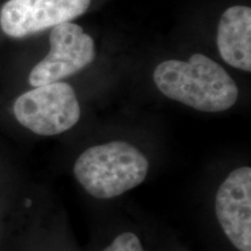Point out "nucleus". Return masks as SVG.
I'll return each mask as SVG.
<instances>
[{
  "label": "nucleus",
  "instance_id": "obj_1",
  "mask_svg": "<svg viewBox=\"0 0 251 251\" xmlns=\"http://www.w3.org/2000/svg\"><path fill=\"white\" fill-rule=\"evenodd\" d=\"M153 81L165 97L201 112L227 111L238 98L233 78L202 54L192 55L187 62H162L153 71Z\"/></svg>",
  "mask_w": 251,
  "mask_h": 251
},
{
  "label": "nucleus",
  "instance_id": "obj_2",
  "mask_svg": "<svg viewBox=\"0 0 251 251\" xmlns=\"http://www.w3.org/2000/svg\"><path fill=\"white\" fill-rule=\"evenodd\" d=\"M149 162L143 152L125 141L87 148L77 158L74 175L96 199H113L146 180Z\"/></svg>",
  "mask_w": 251,
  "mask_h": 251
},
{
  "label": "nucleus",
  "instance_id": "obj_3",
  "mask_svg": "<svg viewBox=\"0 0 251 251\" xmlns=\"http://www.w3.org/2000/svg\"><path fill=\"white\" fill-rule=\"evenodd\" d=\"M19 124L41 136H54L71 129L80 119L76 92L67 83L56 81L33 87L13 103Z\"/></svg>",
  "mask_w": 251,
  "mask_h": 251
},
{
  "label": "nucleus",
  "instance_id": "obj_4",
  "mask_svg": "<svg viewBox=\"0 0 251 251\" xmlns=\"http://www.w3.org/2000/svg\"><path fill=\"white\" fill-rule=\"evenodd\" d=\"M49 42L48 55L31 69L28 77L33 87L74 76L96 58L93 39L76 24L65 23L51 28Z\"/></svg>",
  "mask_w": 251,
  "mask_h": 251
},
{
  "label": "nucleus",
  "instance_id": "obj_5",
  "mask_svg": "<svg viewBox=\"0 0 251 251\" xmlns=\"http://www.w3.org/2000/svg\"><path fill=\"white\" fill-rule=\"evenodd\" d=\"M91 0H8L0 11V28L13 39L71 23L89 9Z\"/></svg>",
  "mask_w": 251,
  "mask_h": 251
},
{
  "label": "nucleus",
  "instance_id": "obj_6",
  "mask_svg": "<svg viewBox=\"0 0 251 251\" xmlns=\"http://www.w3.org/2000/svg\"><path fill=\"white\" fill-rule=\"evenodd\" d=\"M215 214L231 244L251 251V169H235L220 185L215 197Z\"/></svg>",
  "mask_w": 251,
  "mask_h": 251
},
{
  "label": "nucleus",
  "instance_id": "obj_7",
  "mask_svg": "<svg viewBox=\"0 0 251 251\" xmlns=\"http://www.w3.org/2000/svg\"><path fill=\"white\" fill-rule=\"evenodd\" d=\"M216 43L220 55L230 67L251 71V9L233 6L221 15Z\"/></svg>",
  "mask_w": 251,
  "mask_h": 251
},
{
  "label": "nucleus",
  "instance_id": "obj_8",
  "mask_svg": "<svg viewBox=\"0 0 251 251\" xmlns=\"http://www.w3.org/2000/svg\"><path fill=\"white\" fill-rule=\"evenodd\" d=\"M102 251H144V249L136 235L126 231L115 237L114 241Z\"/></svg>",
  "mask_w": 251,
  "mask_h": 251
}]
</instances>
